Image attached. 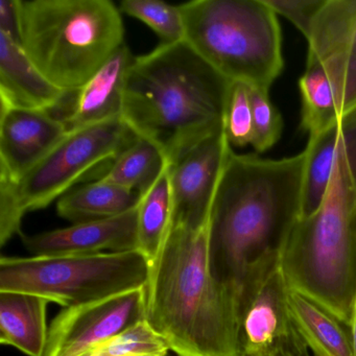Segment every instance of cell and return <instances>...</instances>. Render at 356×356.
<instances>
[{
	"label": "cell",
	"instance_id": "31",
	"mask_svg": "<svg viewBox=\"0 0 356 356\" xmlns=\"http://www.w3.org/2000/svg\"><path fill=\"white\" fill-rule=\"evenodd\" d=\"M351 333H352V339H353L354 350H355V356H356V296H355V301H354L353 318H352V324H351Z\"/></svg>",
	"mask_w": 356,
	"mask_h": 356
},
{
	"label": "cell",
	"instance_id": "27",
	"mask_svg": "<svg viewBox=\"0 0 356 356\" xmlns=\"http://www.w3.org/2000/svg\"><path fill=\"white\" fill-rule=\"evenodd\" d=\"M254 120V141L252 147L257 153L274 147L282 133V118L268 97V92L249 86Z\"/></svg>",
	"mask_w": 356,
	"mask_h": 356
},
{
	"label": "cell",
	"instance_id": "17",
	"mask_svg": "<svg viewBox=\"0 0 356 356\" xmlns=\"http://www.w3.org/2000/svg\"><path fill=\"white\" fill-rule=\"evenodd\" d=\"M67 95L41 74L18 41L0 32V103L51 113Z\"/></svg>",
	"mask_w": 356,
	"mask_h": 356
},
{
	"label": "cell",
	"instance_id": "23",
	"mask_svg": "<svg viewBox=\"0 0 356 356\" xmlns=\"http://www.w3.org/2000/svg\"><path fill=\"white\" fill-rule=\"evenodd\" d=\"M301 92V128L310 136L334 126L341 112L337 107L330 79L318 62H306V70L299 82Z\"/></svg>",
	"mask_w": 356,
	"mask_h": 356
},
{
	"label": "cell",
	"instance_id": "7",
	"mask_svg": "<svg viewBox=\"0 0 356 356\" xmlns=\"http://www.w3.org/2000/svg\"><path fill=\"white\" fill-rule=\"evenodd\" d=\"M149 262L135 251L0 259V291H22L65 308L143 289Z\"/></svg>",
	"mask_w": 356,
	"mask_h": 356
},
{
	"label": "cell",
	"instance_id": "19",
	"mask_svg": "<svg viewBox=\"0 0 356 356\" xmlns=\"http://www.w3.org/2000/svg\"><path fill=\"white\" fill-rule=\"evenodd\" d=\"M287 298L298 330L314 356H355L349 326L332 312L291 287Z\"/></svg>",
	"mask_w": 356,
	"mask_h": 356
},
{
	"label": "cell",
	"instance_id": "6",
	"mask_svg": "<svg viewBox=\"0 0 356 356\" xmlns=\"http://www.w3.org/2000/svg\"><path fill=\"white\" fill-rule=\"evenodd\" d=\"M180 9L185 41L216 72L270 91L284 63L278 15L264 0H195Z\"/></svg>",
	"mask_w": 356,
	"mask_h": 356
},
{
	"label": "cell",
	"instance_id": "20",
	"mask_svg": "<svg viewBox=\"0 0 356 356\" xmlns=\"http://www.w3.org/2000/svg\"><path fill=\"white\" fill-rule=\"evenodd\" d=\"M137 191L95 180L60 197L58 214L74 224L106 220L134 209L140 202Z\"/></svg>",
	"mask_w": 356,
	"mask_h": 356
},
{
	"label": "cell",
	"instance_id": "3",
	"mask_svg": "<svg viewBox=\"0 0 356 356\" xmlns=\"http://www.w3.org/2000/svg\"><path fill=\"white\" fill-rule=\"evenodd\" d=\"M145 291V321L177 355L241 356L236 298L210 270L208 225L170 228Z\"/></svg>",
	"mask_w": 356,
	"mask_h": 356
},
{
	"label": "cell",
	"instance_id": "22",
	"mask_svg": "<svg viewBox=\"0 0 356 356\" xmlns=\"http://www.w3.org/2000/svg\"><path fill=\"white\" fill-rule=\"evenodd\" d=\"M172 222V193L170 164L155 184L143 193L137 208L138 251L149 264L158 257Z\"/></svg>",
	"mask_w": 356,
	"mask_h": 356
},
{
	"label": "cell",
	"instance_id": "11",
	"mask_svg": "<svg viewBox=\"0 0 356 356\" xmlns=\"http://www.w3.org/2000/svg\"><path fill=\"white\" fill-rule=\"evenodd\" d=\"M232 147L224 131L197 143L170 164L172 227L200 230L209 222L214 195Z\"/></svg>",
	"mask_w": 356,
	"mask_h": 356
},
{
	"label": "cell",
	"instance_id": "9",
	"mask_svg": "<svg viewBox=\"0 0 356 356\" xmlns=\"http://www.w3.org/2000/svg\"><path fill=\"white\" fill-rule=\"evenodd\" d=\"M280 257L264 264L238 299L241 356H312L289 305Z\"/></svg>",
	"mask_w": 356,
	"mask_h": 356
},
{
	"label": "cell",
	"instance_id": "13",
	"mask_svg": "<svg viewBox=\"0 0 356 356\" xmlns=\"http://www.w3.org/2000/svg\"><path fill=\"white\" fill-rule=\"evenodd\" d=\"M0 177L17 183L67 134L51 112L0 103Z\"/></svg>",
	"mask_w": 356,
	"mask_h": 356
},
{
	"label": "cell",
	"instance_id": "2",
	"mask_svg": "<svg viewBox=\"0 0 356 356\" xmlns=\"http://www.w3.org/2000/svg\"><path fill=\"white\" fill-rule=\"evenodd\" d=\"M231 85L186 41L161 43L129 68L122 118L174 164L224 131Z\"/></svg>",
	"mask_w": 356,
	"mask_h": 356
},
{
	"label": "cell",
	"instance_id": "28",
	"mask_svg": "<svg viewBox=\"0 0 356 356\" xmlns=\"http://www.w3.org/2000/svg\"><path fill=\"white\" fill-rule=\"evenodd\" d=\"M327 0H264L277 14L291 22L307 40L312 26Z\"/></svg>",
	"mask_w": 356,
	"mask_h": 356
},
{
	"label": "cell",
	"instance_id": "25",
	"mask_svg": "<svg viewBox=\"0 0 356 356\" xmlns=\"http://www.w3.org/2000/svg\"><path fill=\"white\" fill-rule=\"evenodd\" d=\"M168 351L166 341L145 320L83 356H166Z\"/></svg>",
	"mask_w": 356,
	"mask_h": 356
},
{
	"label": "cell",
	"instance_id": "24",
	"mask_svg": "<svg viewBox=\"0 0 356 356\" xmlns=\"http://www.w3.org/2000/svg\"><path fill=\"white\" fill-rule=\"evenodd\" d=\"M120 10L147 24L164 44L185 40L184 19L180 6L170 5L161 0H122Z\"/></svg>",
	"mask_w": 356,
	"mask_h": 356
},
{
	"label": "cell",
	"instance_id": "16",
	"mask_svg": "<svg viewBox=\"0 0 356 356\" xmlns=\"http://www.w3.org/2000/svg\"><path fill=\"white\" fill-rule=\"evenodd\" d=\"M135 58L122 45L84 87L72 92L63 120L67 132L122 118L124 82Z\"/></svg>",
	"mask_w": 356,
	"mask_h": 356
},
{
	"label": "cell",
	"instance_id": "8",
	"mask_svg": "<svg viewBox=\"0 0 356 356\" xmlns=\"http://www.w3.org/2000/svg\"><path fill=\"white\" fill-rule=\"evenodd\" d=\"M138 137L122 118L68 131L37 165L14 183L22 212L47 207L92 170L115 159Z\"/></svg>",
	"mask_w": 356,
	"mask_h": 356
},
{
	"label": "cell",
	"instance_id": "1",
	"mask_svg": "<svg viewBox=\"0 0 356 356\" xmlns=\"http://www.w3.org/2000/svg\"><path fill=\"white\" fill-rule=\"evenodd\" d=\"M306 151L283 159L229 154L214 195L208 250L214 278L238 299L250 279L280 257L303 205Z\"/></svg>",
	"mask_w": 356,
	"mask_h": 356
},
{
	"label": "cell",
	"instance_id": "26",
	"mask_svg": "<svg viewBox=\"0 0 356 356\" xmlns=\"http://www.w3.org/2000/svg\"><path fill=\"white\" fill-rule=\"evenodd\" d=\"M224 132L232 147L253 145L254 120L249 86L232 82L225 112Z\"/></svg>",
	"mask_w": 356,
	"mask_h": 356
},
{
	"label": "cell",
	"instance_id": "29",
	"mask_svg": "<svg viewBox=\"0 0 356 356\" xmlns=\"http://www.w3.org/2000/svg\"><path fill=\"white\" fill-rule=\"evenodd\" d=\"M22 212L14 182L0 177V245L3 247L15 234H22Z\"/></svg>",
	"mask_w": 356,
	"mask_h": 356
},
{
	"label": "cell",
	"instance_id": "18",
	"mask_svg": "<svg viewBox=\"0 0 356 356\" xmlns=\"http://www.w3.org/2000/svg\"><path fill=\"white\" fill-rule=\"evenodd\" d=\"M49 300L22 291H0V343L29 356H43L49 339Z\"/></svg>",
	"mask_w": 356,
	"mask_h": 356
},
{
	"label": "cell",
	"instance_id": "14",
	"mask_svg": "<svg viewBox=\"0 0 356 356\" xmlns=\"http://www.w3.org/2000/svg\"><path fill=\"white\" fill-rule=\"evenodd\" d=\"M137 206L122 216L74 224L35 235L22 234L33 256L95 255L138 250Z\"/></svg>",
	"mask_w": 356,
	"mask_h": 356
},
{
	"label": "cell",
	"instance_id": "15",
	"mask_svg": "<svg viewBox=\"0 0 356 356\" xmlns=\"http://www.w3.org/2000/svg\"><path fill=\"white\" fill-rule=\"evenodd\" d=\"M305 151L301 218L314 213L322 204L335 159L345 162L356 187V107L343 114L334 126L310 136Z\"/></svg>",
	"mask_w": 356,
	"mask_h": 356
},
{
	"label": "cell",
	"instance_id": "21",
	"mask_svg": "<svg viewBox=\"0 0 356 356\" xmlns=\"http://www.w3.org/2000/svg\"><path fill=\"white\" fill-rule=\"evenodd\" d=\"M168 164L155 143L138 137L115 159L95 170L93 175L95 180L113 183L143 195L155 184Z\"/></svg>",
	"mask_w": 356,
	"mask_h": 356
},
{
	"label": "cell",
	"instance_id": "5",
	"mask_svg": "<svg viewBox=\"0 0 356 356\" xmlns=\"http://www.w3.org/2000/svg\"><path fill=\"white\" fill-rule=\"evenodd\" d=\"M19 41L41 74L66 92L84 87L124 42L110 0H16Z\"/></svg>",
	"mask_w": 356,
	"mask_h": 356
},
{
	"label": "cell",
	"instance_id": "12",
	"mask_svg": "<svg viewBox=\"0 0 356 356\" xmlns=\"http://www.w3.org/2000/svg\"><path fill=\"white\" fill-rule=\"evenodd\" d=\"M307 42V61L324 68L343 115L356 107V0H327Z\"/></svg>",
	"mask_w": 356,
	"mask_h": 356
},
{
	"label": "cell",
	"instance_id": "30",
	"mask_svg": "<svg viewBox=\"0 0 356 356\" xmlns=\"http://www.w3.org/2000/svg\"><path fill=\"white\" fill-rule=\"evenodd\" d=\"M0 32L19 41V20L16 0H0Z\"/></svg>",
	"mask_w": 356,
	"mask_h": 356
},
{
	"label": "cell",
	"instance_id": "10",
	"mask_svg": "<svg viewBox=\"0 0 356 356\" xmlns=\"http://www.w3.org/2000/svg\"><path fill=\"white\" fill-rule=\"evenodd\" d=\"M145 320L143 289L62 310L51 323L43 356H83Z\"/></svg>",
	"mask_w": 356,
	"mask_h": 356
},
{
	"label": "cell",
	"instance_id": "4",
	"mask_svg": "<svg viewBox=\"0 0 356 356\" xmlns=\"http://www.w3.org/2000/svg\"><path fill=\"white\" fill-rule=\"evenodd\" d=\"M280 260L291 289L351 329L356 296V187L343 160H334L322 204L296 222Z\"/></svg>",
	"mask_w": 356,
	"mask_h": 356
}]
</instances>
